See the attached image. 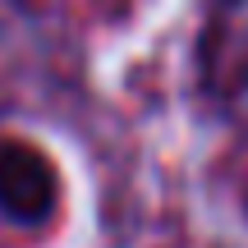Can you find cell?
Listing matches in <instances>:
<instances>
[{"instance_id":"6da1fadb","label":"cell","mask_w":248,"mask_h":248,"mask_svg":"<svg viewBox=\"0 0 248 248\" xmlns=\"http://www.w3.org/2000/svg\"><path fill=\"white\" fill-rule=\"evenodd\" d=\"M0 207L14 221H42L55 207V170L23 142H0Z\"/></svg>"}]
</instances>
